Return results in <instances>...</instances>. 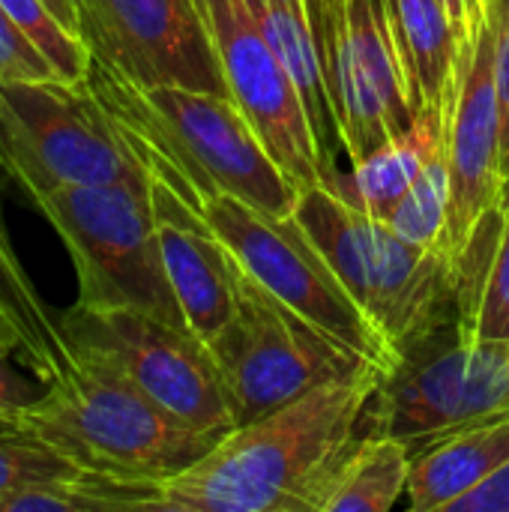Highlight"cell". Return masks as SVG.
<instances>
[{"instance_id": "6da1fadb", "label": "cell", "mask_w": 509, "mask_h": 512, "mask_svg": "<svg viewBox=\"0 0 509 512\" xmlns=\"http://www.w3.org/2000/svg\"><path fill=\"white\" fill-rule=\"evenodd\" d=\"M381 372L339 378L222 435L156 483V512H324Z\"/></svg>"}, {"instance_id": "7a4b0ae2", "label": "cell", "mask_w": 509, "mask_h": 512, "mask_svg": "<svg viewBox=\"0 0 509 512\" xmlns=\"http://www.w3.org/2000/svg\"><path fill=\"white\" fill-rule=\"evenodd\" d=\"M84 84L147 177L168 186L192 210L213 195H231L276 216L294 213L300 189L231 96L177 84L141 87L93 57Z\"/></svg>"}, {"instance_id": "3957f363", "label": "cell", "mask_w": 509, "mask_h": 512, "mask_svg": "<svg viewBox=\"0 0 509 512\" xmlns=\"http://www.w3.org/2000/svg\"><path fill=\"white\" fill-rule=\"evenodd\" d=\"M0 426L33 435L90 474L159 483L198 462L219 435L192 429L108 369L69 357L45 393Z\"/></svg>"}, {"instance_id": "277c9868", "label": "cell", "mask_w": 509, "mask_h": 512, "mask_svg": "<svg viewBox=\"0 0 509 512\" xmlns=\"http://www.w3.org/2000/svg\"><path fill=\"white\" fill-rule=\"evenodd\" d=\"M291 216L399 357L420 336L462 318V273L450 252L402 240L384 219L342 204L324 186L300 189Z\"/></svg>"}, {"instance_id": "5b68a950", "label": "cell", "mask_w": 509, "mask_h": 512, "mask_svg": "<svg viewBox=\"0 0 509 512\" xmlns=\"http://www.w3.org/2000/svg\"><path fill=\"white\" fill-rule=\"evenodd\" d=\"M33 204L69 249L78 276L75 303L90 309H138L189 330L165 273L150 186H60L33 198Z\"/></svg>"}, {"instance_id": "8992f818", "label": "cell", "mask_w": 509, "mask_h": 512, "mask_svg": "<svg viewBox=\"0 0 509 512\" xmlns=\"http://www.w3.org/2000/svg\"><path fill=\"white\" fill-rule=\"evenodd\" d=\"M509 411V342L483 339L456 318L408 348L381 378L366 411L375 432L408 444L411 456L480 420Z\"/></svg>"}, {"instance_id": "52a82bcc", "label": "cell", "mask_w": 509, "mask_h": 512, "mask_svg": "<svg viewBox=\"0 0 509 512\" xmlns=\"http://www.w3.org/2000/svg\"><path fill=\"white\" fill-rule=\"evenodd\" d=\"M0 171L30 198L60 186H150L90 87L57 78L0 81Z\"/></svg>"}, {"instance_id": "ba28073f", "label": "cell", "mask_w": 509, "mask_h": 512, "mask_svg": "<svg viewBox=\"0 0 509 512\" xmlns=\"http://www.w3.org/2000/svg\"><path fill=\"white\" fill-rule=\"evenodd\" d=\"M234 288V318L207 342V351L216 363L237 426L285 408L321 384L375 369L276 300L240 267L237 258Z\"/></svg>"}, {"instance_id": "9c48e42d", "label": "cell", "mask_w": 509, "mask_h": 512, "mask_svg": "<svg viewBox=\"0 0 509 512\" xmlns=\"http://www.w3.org/2000/svg\"><path fill=\"white\" fill-rule=\"evenodd\" d=\"M198 213L276 300L363 357L381 375L399 366V351L342 285L324 252L294 216L258 210L231 195L207 198Z\"/></svg>"}, {"instance_id": "30bf717a", "label": "cell", "mask_w": 509, "mask_h": 512, "mask_svg": "<svg viewBox=\"0 0 509 512\" xmlns=\"http://www.w3.org/2000/svg\"><path fill=\"white\" fill-rule=\"evenodd\" d=\"M57 333L69 357L114 372L180 423L228 435L237 423L201 339L138 309L69 306L54 312Z\"/></svg>"}, {"instance_id": "8fae6325", "label": "cell", "mask_w": 509, "mask_h": 512, "mask_svg": "<svg viewBox=\"0 0 509 512\" xmlns=\"http://www.w3.org/2000/svg\"><path fill=\"white\" fill-rule=\"evenodd\" d=\"M312 3L345 162H357L411 129L420 105L393 36L387 0Z\"/></svg>"}, {"instance_id": "7c38bea8", "label": "cell", "mask_w": 509, "mask_h": 512, "mask_svg": "<svg viewBox=\"0 0 509 512\" xmlns=\"http://www.w3.org/2000/svg\"><path fill=\"white\" fill-rule=\"evenodd\" d=\"M228 96L297 189L318 186L321 156L303 99L261 30L249 0H195Z\"/></svg>"}, {"instance_id": "4fadbf2b", "label": "cell", "mask_w": 509, "mask_h": 512, "mask_svg": "<svg viewBox=\"0 0 509 512\" xmlns=\"http://www.w3.org/2000/svg\"><path fill=\"white\" fill-rule=\"evenodd\" d=\"M78 15L90 57L132 84L228 96L195 0H78Z\"/></svg>"}, {"instance_id": "5bb4252c", "label": "cell", "mask_w": 509, "mask_h": 512, "mask_svg": "<svg viewBox=\"0 0 509 512\" xmlns=\"http://www.w3.org/2000/svg\"><path fill=\"white\" fill-rule=\"evenodd\" d=\"M450 228L447 252L462 261L480 222L504 204L501 111L495 84V21L492 12L468 57L453 105L450 129Z\"/></svg>"}, {"instance_id": "9a60e30c", "label": "cell", "mask_w": 509, "mask_h": 512, "mask_svg": "<svg viewBox=\"0 0 509 512\" xmlns=\"http://www.w3.org/2000/svg\"><path fill=\"white\" fill-rule=\"evenodd\" d=\"M150 204L156 216L165 273L195 339H216L237 309L234 255L180 195L150 180Z\"/></svg>"}, {"instance_id": "2e32d148", "label": "cell", "mask_w": 509, "mask_h": 512, "mask_svg": "<svg viewBox=\"0 0 509 512\" xmlns=\"http://www.w3.org/2000/svg\"><path fill=\"white\" fill-rule=\"evenodd\" d=\"M447 111L423 108L411 129L393 135L369 156L348 162V168H330L321 174L318 186H324L330 195H336L342 204L384 219L396 201L411 189V183L420 177L426 162L435 156V150L447 141L450 129Z\"/></svg>"}, {"instance_id": "e0dca14e", "label": "cell", "mask_w": 509, "mask_h": 512, "mask_svg": "<svg viewBox=\"0 0 509 512\" xmlns=\"http://www.w3.org/2000/svg\"><path fill=\"white\" fill-rule=\"evenodd\" d=\"M249 6L303 99V108L315 129L321 174H324L339 165V156L345 159V150H342L333 102H330L315 3L312 0H249Z\"/></svg>"}, {"instance_id": "ac0fdd59", "label": "cell", "mask_w": 509, "mask_h": 512, "mask_svg": "<svg viewBox=\"0 0 509 512\" xmlns=\"http://www.w3.org/2000/svg\"><path fill=\"white\" fill-rule=\"evenodd\" d=\"M509 465V411L480 420L450 438L414 453L408 507L447 512V507Z\"/></svg>"}, {"instance_id": "d6986e66", "label": "cell", "mask_w": 509, "mask_h": 512, "mask_svg": "<svg viewBox=\"0 0 509 512\" xmlns=\"http://www.w3.org/2000/svg\"><path fill=\"white\" fill-rule=\"evenodd\" d=\"M414 99L423 108L453 114L471 54H462L456 27L441 0H387Z\"/></svg>"}, {"instance_id": "ffe728a7", "label": "cell", "mask_w": 509, "mask_h": 512, "mask_svg": "<svg viewBox=\"0 0 509 512\" xmlns=\"http://www.w3.org/2000/svg\"><path fill=\"white\" fill-rule=\"evenodd\" d=\"M414 456L393 435L369 429L348 453L324 512H387L408 495Z\"/></svg>"}, {"instance_id": "44dd1931", "label": "cell", "mask_w": 509, "mask_h": 512, "mask_svg": "<svg viewBox=\"0 0 509 512\" xmlns=\"http://www.w3.org/2000/svg\"><path fill=\"white\" fill-rule=\"evenodd\" d=\"M0 309L21 330V336L27 342V366L36 375H42L45 381L54 378L63 369V363L69 360V354L57 333L54 312L39 300L33 282L27 279L18 255L12 249L3 216H0Z\"/></svg>"}, {"instance_id": "7402d4cb", "label": "cell", "mask_w": 509, "mask_h": 512, "mask_svg": "<svg viewBox=\"0 0 509 512\" xmlns=\"http://www.w3.org/2000/svg\"><path fill=\"white\" fill-rule=\"evenodd\" d=\"M384 222L408 243L420 249H444L447 252V228H450V147L447 141L426 162L411 189L396 201V207L384 216Z\"/></svg>"}, {"instance_id": "603a6c76", "label": "cell", "mask_w": 509, "mask_h": 512, "mask_svg": "<svg viewBox=\"0 0 509 512\" xmlns=\"http://www.w3.org/2000/svg\"><path fill=\"white\" fill-rule=\"evenodd\" d=\"M21 33L48 57L57 78L66 84H84L90 72V48L72 33L45 0H0Z\"/></svg>"}, {"instance_id": "cb8c5ba5", "label": "cell", "mask_w": 509, "mask_h": 512, "mask_svg": "<svg viewBox=\"0 0 509 512\" xmlns=\"http://www.w3.org/2000/svg\"><path fill=\"white\" fill-rule=\"evenodd\" d=\"M84 471L33 435L0 426V495L39 483L75 480Z\"/></svg>"}, {"instance_id": "d4e9b609", "label": "cell", "mask_w": 509, "mask_h": 512, "mask_svg": "<svg viewBox=\"0 0 509 512\" xmlns=\"http://www.w3.org/2000/svg\"><path fill=\"white\" fill-rule=\"evenodd\" d=\"M48 57L21 33L0 3V81H54ZM60 81V78H57Z\"/></svg>"}, {"instance_id": "484cf974", "label": "cell", "mask_w": 509, "mask_h": 512, "mask_svg": "<svg viewBox=\"0 0 509 512\" xmlns=\"http://www.w3.org/2000/svg\"><path fill=\"white\" fill-rule=\"evenodd\" d=\"M495 21V84H498V111H501V171L504 189L509 180V0H489Z\"/></svg>"}, {"instance_id": "4316f807", "label": "cell", "mask_w": 509, "mask_h": 512, "mask_svg": "<svg viewBox=\"0 0 509 512\" xmlns=\"http://www.w3.org/2000/svg\"><path fill=\"white\" fill-rule=\"evenodd\" d=\"M45 387L33 378H27L18 366L9 363V354H0V417L33 405Z\"/></svg>"}, {"instance_id": "83f0119b", "label": "cell", "mask_w": 509, "mask_h": 512, "mask_svg": "<svg viewBox=\"0 0 509 512\" xmlns=\"http://www.w3.org/2000/svg\"><path fill=\"white\" fill-rule=\"evenodd\" d=\"M447 512H509V465L468 495L456 498Z\"/></svg>"}, {"instance_id": "f1b7e54d", "label": "cell", "mask_w": 509, "mask_h": 512, "mask_svg": "<svg viewBox=\"0 0 509 512\" xmlns=\"http://www.w3.org/2000/svg\"><path fill=\"white\" fill-rule=\"evenodd\" d=\"M441 3L456 27L462 54H471L480 39V30L489 18V0H441Z\"/></svg>"}, {"instance_id": "f546056e", "label": "cell", "mask_w": 509, "mask_h": 512, "mask_svg": "<svg viewBox=\"0 0 509 512\" xmlns=\"http://www.w3.org/2000/svg\"><path fill=\"white\" fill-rule=\"evenodd\" d=\"M0 354H9V357L21 354L27 360V342H24L21 330L6 318H0Z\"/></svg>"}, {"instance_id": "4dcf8cb0", "label": "cell", "mask_w": 509, "mask_h": 512, "mask_svg": "<svg viewBox=\"0 0 509 512\" xmlns=\"http://www.w3.org/2000/svg\"><path fill=\"white\" fill-rule=\"evenodd\" d=\"M51 9H54V15L72 30V33H78L81 36V15H78V0H45ZM84 39V36H81Z\"/></svg>"}, {"instance_id": "1f68e13d", "label": "cell", "mask_w": 509, "mask_h": 512, "mask_svg": "<svg viewBox=\"0 0 509 512\" xmlns=\"http://www.w3.org/2000/svg\"><path fill=\"white\" fill-rule=\"evenodd\" d=\"M0 318H6V312H3V309H0ZM6 321H9V318H6Z\"/></svg>"}]
</instances>
